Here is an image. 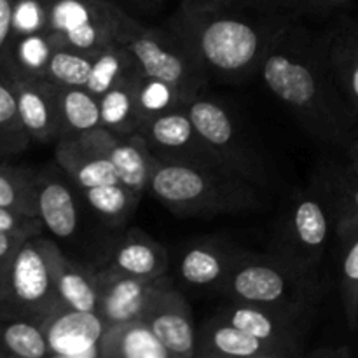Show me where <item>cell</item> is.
I'll return each mask as SVG.
<instances>
[{
	"label": "cell",
	"mask_w": 358,
	"mask_h": 358,
	"mask_svg": "<svg viewBox=\"0 0 358 358\" xmlns=\"http://www.w3.org/2000/svg\"><path fill=\"white\" fill-rule=\"evenodd\" d=\"M306 13L304 0H182L168 23L191 42L210 77L245 83Z\"/></svg>",
	"instance_id": "1"
},
{
	"label": "cell",
	"mask_w": 358,
	"mask_h": 358,
	"mask_svg": "<svg viewBox=\"0 0 358 358\" xmlns=\"http://www.w3.org/2000/svg\"><path fill=\"white\" fill-rule=\"evenodd\" d=\"M259 73L311 138L327 145H348L358 115L332 76L320 34L303 23L294 24L269 49Z\"/></svg>",
	"instance_id": "2"
},
{
	"label": "cell",
	"mask_w": 358,
	"mask_h": 358,
	"mask_svg": "<svg viewBox=\"0 0 358 358\" xmlns=\"http://www.w3.org/2000/svg\"><path fill=\"white\" fill-rule=\"evenodd\" d=\"M149 191L180 219H213L266 206V191L229 171L157 159Z\"/></svg>",
	"instance_id": "3"
},
{
	"label": "cell",
	"mask_w": 358,
	"mask_h": 358,
	"mask_svg": "<svg viewBox=\"0 0 358 358\" xmlns=\"http://www.w3.org/2000/svg\"><path fill=\"white\" fill-rule=\"evenodd\" d=\"M324 292V276L304 271L273 252L241 250L220 296L234 303L317 313Z\"/></svg>",
	"instance_id": "4"
},
{
	"label": "cell",
	"mask_w": 358,
	"mask_h": 358,
	"mask_svg": "<svg viewBox=\"0 0 358 358\" xmlns=\"http://www.w3.org/2000/svg\"><path fill=\"white\" fill-rule=\"evenodd\" d=\"M334 199L320 175L287 203L273 233V254L304 271L324 276L325 257L336 241Z\"/></svg>",
	"instance_id": "5"
},
{
	"label": "cell",
	"mask_w": 358,
	"mask_h": 358,
	"mask_svg": "<svg viewBox=\"0 0 358 358\" xmlns=\"http://www.w3.org/2000/svg\"><path fill=\"white\" fill-rule=\"evenodd\" d=\"M187 112L227 171L266 192L275 187L273 163L226 105L199 94L189 101Z\"/></svg>",
	"instance_id": "6"
},
{
	"label": "cell",
	"mask_w": 358,
	"mask_h": 358,
	"mask_svg": "<svg viewBox=\"0 0 358 358\" xmlns=\"http://www.w3.org/2000/svg\"><path fill=\"white\" fill-rule=\"evenodd\" d=\"M143 24L114 0H52L48 31L58 45L96 52L128 44Z\"/></svg>",
	"instance_id": "7"
},
{
	"label": "cell",
	"mask_w": 358,
	"mask_h": 358,
	"mask_svg": "<svg viewBox=\"0 0 358 358\" xmlns=\"http://www.w3.org/2000/svg\"><path fill=\"white\" fill-rule=\"evenodd\" d=\"M143 73L177 86L189 100L199 96L208 83V70L191 42L166 21L164 27H142L128 41Z\"/></svg>",
	"instance_id": "8"
},
{
	"label": "cell",
	"mask_w": 358,
	"mask_h": 358,
	"mask_svg": "<svg viewBox=\"0 0 358 358\" xmlns=\"http://www.w3.org/2000/svg\"><path fill=\"white\" fill-rule=\"evenodd\" d=\"M0 304L38 325L65 306L56 289L41 234L23 240L14 254Z\"/></svg>",
	"instance_id": "9"
},
{
	"label": "cell",
	"mask_w": 358,
	"mask_h": 358,
	"mask_svg": "<svg viewBox=\"0 0 358 358\" xmlns=\"http://www.w3.org/2000/svg\"><path fill=\"white\" fill-rule=\"evenodd\" d=\"M138 135L157 161L227 171L198 131L187 107L149 119L140 126Z\"/></svg>",
	"instance_id": "10"
},
{
	"label": "cell",
	"mask_w": 358,
	"mask_h": 358,
	"mask_svg": "<svg viewBox=\"0 0 358 358\" xmlns=\"http://www.w3.org/2000/svg\"><path fill=\"white\" fill-rule=\"evenodd\" d=\"M215 313L255 338L285 346L296 358L306 353L304 346L317 317L315 311L278 310L234 301L220 306Z\"/></svg>",
	"instance_id": "11"
},
{
	"label": "cell",
	"mask_w": 358,
	"mask_h": 358,
	"mask_svg": "<svg viewBox=\"0 0 358 358\" xmlns=\"http://www.w3.org/2000/svg\"><path fill=\"white\" fill-rule=\"evenodd\" d=\"M96 313L108 327L142 318L157 290L173 282V278L168 273L156 278H140L101 264L96 268Z\"/></svg>",
	"instance_id": "12"
},
{
	"label": "cell",
	"mask_w": 358,
	"mask_h": 358,
	"mask_svg": "<svg viewBox=\"0 0 358 358\" xmlns=\"http://www.w3.org/2000/svg\"><path fill=\"white\" fill-rule=\"evenodd\" d=\"M142 320L152 329L171 358H196L198 327L191 304L173 282L157 290L143 311Z\"/></svg>",
	"instance_id": "13"
},
{
	"label": "cell",
	"mask_w": 358,
	"mask_h": 358,
	"mask_svg": "<svg viewBox=\"0 0 358 358\" xmlns=\"http://www.w3.org/2000/svg\"><path fill=\"white\" fill-rule=\"evenodd\" d=\"M76 140L107 157L117 173L119 182L136 196L142 198L149 191L156 157L152 156L147 142L138 133L131 136H119L110 129L100 126L84 135L76 136Z\"/></svg>",
	"instance_id": "14"
},
{
	"label": "cell",
	"mask_w": 358,
	"mask_h": 358,
	"mask_svg": "<svg viewBox=\"0 0 358 358\" xmlns=\"http://www.w3.org/2000/svg\"><path fill=\"white\" fill-rule=\"evenodd\" d=\"M49 357L100 358V345L107 329L96 311L63 306L41 325Z\"/></svg>",
	"instance_id": "15"
},
{
	"label": "cell",
	"mask_w": 358,
	"mask_h": 358,
	"mask_svg": "<svg viewBox=\"0 0 358 358\" xmlns=\"http://www.w3.org/2000/svg\"><path fill=\"white\" fill-rule=\"evenodd\" d=\"M241 250L243 248L217 238L191 241L178 254V278L191 289L220 294Z\"/></svg>",
	"instance_id": "16"
},
{
	"label": "cell",
	"mask_w": 358,
	"mask_h": 358,
	"mask_svg": "<svg viewBox=\"0 0 358 358\" xmlns=\"http://www.w3.org/2000/svg\"><path fill=\"white\" fill-rule=\"evenodd\" d=\"M196 358H296L289 348L255 338L217 313L198 329Z\"/></svg>",
	"instance_id": "17"
},
{
	"label": "cell",
	"mask_w": 358,
	"mask_h": 358,
	"mask_svg": "<svg viewBox=\"0 0 358 358\" xmlns=\"http://www.w3.org/2000/svg\"><path fill=\"white\" fill-rule=\"evenodd\" d=\"M13 84L20 119L30 140L58 142L62 136L59 87L45 79H13Z\"/></svg>",
	"instance_id": "18"
},
{
	"label": "cell",
	"mask_w": 358,
	"mask_h": 358,
	"mask_svg": "<svg viewBox=\"0 0 358 358\" xmlns=\"http://www.w3.org/2000/svg\"><path fill=\"white\" fill-rule=\"evenodd\" d=\"M320 37L332 76L358 115V20L339 14Z\"/></svg>",
	"instance_id": "19"
},
{
	"label": "cell",
	"mask_w": 358,
	"mask_h": 358,
	"mask_svg": "<svg viewBox=\"0 0 358 358\" xmlns=\"http://www.w3.org/2000/svg\"><path fill=\"white\" fill-rule=\"evenodd\" d=\"M334 205L338 212L334 245L338 252L339 296L346 327L353 336H358V215L336 199Z\"/></svg>",
	"instance_id": "20"
},
{
	"label": "cell",
	"mask_w": 358,
	"mask_h": 358,
	"mask_svg": "<svg viewBox=\"0 0 358 358\" xmlns=\"http://www.w3.org/2000/svg\"><path fill=\"white\" fill-rule=\"evenodd\" d=\"M58 166V164H56ZM70 178L62 168L38 171L37 205L38 217L45 229L59 240H69L79 227V205Z\"/></svg>",
	"instance_id": "21"
},
{
	"label": "cell",
	"mask_w": 358,
	"mask_h": 358,
	"mask_svg": "<svg viewBox=\"0 0 358 358\" xmlns=\"http://www.w3.org/2000/svg\"><path fill=\"white\" fill-rule=\"evenodd\" d=\"M42 247L63 304L73 310L96 311V269L66 257L55 241L42 238Z\"/></svg>",
	"instance_id": "22"
},
{
	"label": "cell",
	"mask_w": 358,
	"mask_h": 358,
	"mask_svg": "<svg viewBox=\"0 0 358 358\" xmlns=\"http://www.w3.org/2000/svg\"><path fill=\"white\" fill-rule=\"evenodd\" d=\"M105 266L124 275L156 278L168 273L170 255L166 247L142 229H129L108 250Z\"/></svg>",
	"instance_id": "23"
},
{
	"label": "cell",
	"mask_w": 358,
	"mask_h": 358,
	"mask_svg": "<svg viewBox=\"0 0 358 358\" xmlns=\"http://www.w3.org/2000/svg\"><path fill=\"white\" fill-rule=\"evenodd\" d=\"M55 161L80 192L119 182L110 161L76 138L56 142Z\"/></svg>",
	"instance_id": "24"
},
{
	"label": "cell",
	"mask_w": 358,
	"mask_h": 358,
	"mask_svg": "<svg viewBox=\"0 0 358 358\" xmlns=\"http://www.w3.org/2000/svg\"><path fill=\"white\" fill-rule=\"evenodd\" d=\"M100 358H171V355L152 329L138 318L105 329Z\"/></svg>",
	"instance_id": "25"
},
{
	"label": "cell",
	"mask_w": 358,
	"mask_h": 358,
	"mask_svg": "<svg viewBox=\"0 0 358 358\" xmlns=\"http://www.w3.org/2000/svg\"><path fill=\"white\" fill-rule=\"evenodd\" d=\"M56 41L45 31L13 37L0 69L13 79H45Z\"/></svg>",
	"instance_id": "26"
},
{
	"label": "cell",
	"mask_w": 358,
	"mask_h": 358,
	"mask_svg": "<svg viewBox=\"0 0 358 358\" xmlns=\"http://www.w3.org/2000/svg\"><path fill=\"white\" fill-rule=\"evenodd\" d=\"M142 73L138 62L128 44H108L93 55L86 90L100 98L112 87L135 79Z\"/></svg>",
	"instance_id": "27"
},
{
	"label": "cell",
	"mask_w": 358,
	"mask_h": 358,
	"mask_svg": "<svg viewBox=\"0 0 358 358\" xmlns=\"http://www.w3.org/2000/svg\"><path fill=\"white\" fill-rule=\"evenodd\" d=\"M0 348L9 357H49L48 341L38 324L14 315L0 304Z\"/></svg>",
	"instance_id": "28"
},
{
	"label": "cell",
	"mask_w": 358,
	"mask_h": 358,
	"mask_svg": "<svg viewBox=\"0 0 358 358\" xmlns=\"http://www.w3.org/2000/svg\"><path fill=\"white\" fill-rule=\"evenodd\" d=\"M59 87L62 138H76L101 126L100 100L84 86Z\"/></svg>",
	"instance_id": "29"
},
{
	"label": "cell",
	"mask_w": 358,
	"mask_h": 358,
	"mask_svg": "<svg viewBox=\"0 0 358 358\" xmlns=\"http://www.w3.org/2000/svg\"><path fill=\"white\" fill-rule=\"evenodd\" d=\"M136 77L112 87L98 98L100 100L101 126L119 136L136 135L140 126H142L135 96Z\"/></svg>",
	"instance_id": "30"
},
{
	"label": "cell",
	"mask_w": 358,
	"mask_h": 358,
	"mask_svg": "<svg viewBox=\"0 0 358 358\" xmlns=\"http://www.w3.org/2000/svg\"><path fill=\"white\" fill-rule=\"evenodd\" d=\"M135 96L142 124L157 115L187 107L191 101L171 83L143 72L135 80Z\"/></svg>",
	"instance_id": "31"
},
{
	"label": "cell",
	"mask_w": 358,
	"mask_h": 358,
	"mask_svg": "<svg viewBox=\"0 0 358 358\" xmlns=\"http://www.w3.org/2000/svg\"><path fill=\"white\" fill-rule=\"evenodd\" d=\"M37 180L38 171L0 164V206L23 215L38 217Z\"/></svg>",
	"instance_id": "32"
},
{
	"label": "cell",
	"mask_w": 358,
	"mask_h": 358,
	"mask_svg": "<svg viewBox=\"0 0 358 358\" xmlns=\"http://www.w3.org/2000/svg\"><path fill=\"white\" fill-rule=\"evenodd\" d=\"M90 208L108 226H122L129 220L140 203V196L129 191L121 182L98 185L83 192Z\"/></svg>",
	"instance_id": "33"
},
{
	"label": "cell",
	"mask_w": 358,
	"mask_h": 358,
	"mask_svg": "<svg viewBox=\"0 0 358 358\" xmlns=\"http://www.w3.org/2000/svg\"><path fill=\"white\" fill-rule=\"evenodd\" d=\"M30 142L17 112L13 79L0 69V156L23 152Z\"/></svg>",
	"instance_id": "34"
},
{
	"label": "cell",
	"mask_w": 358,
	"mask_h": 358,
	"mask_svg": "<svg viewBox=\"0 0 358 358\" xmlns=\"http://www.w3.org/2000/svg\"><path fill=\"white\" fill-rule=\"evenodd\" d=\"M94 52L80 51L70 45H56L49 59L45 80L62 87L86 86Z\"/></svg>",
	"instance_id": "35"
},
{
	"label": "cell",
	"mask_w": 358,
	"mask_h": 358,
	"mask_svg": "<svg viewBox=\"0 0 358 358\" xmlns=\"http://www.w3.org/2000/svg\"><path fill=\"white\" fill-rule=\"evenodd\" d=\"M332 198L358 215V171L352 164H331L320 171Z\"/></svg>",
	"instance_id": "36"
},
{
	"label": "cell",
	"mask_w": 358,
	"mask_h": 358,
	"mask_svg": "<svg viewBox=\"0 0 358 358\" xmlns=\"http://www.w3.org/2000/svg\"><path fill=\"white\" fill-rule=\"evenodd\" d=\"M52 0H14L13 37L48 30Z\"/></svg>",
	"instance_id": "37"
},
{
	"label": "cell",
	"mask_w": 358,
	"mask_h": 358,
	"mask_svg": "<svg viewBox=\"0 0 358 358\" xmlns=\"http://www.w3.org/2000/svg\"><path fill=\"white\" fill-rule=\"evenodd\" d=\"M44 229V224L38 217L23 215L14 210L0 206V233L14 234V236L30 238L38 236Z\"/></svg>",
	"instance_id": "38"
},
{
	"label": "cell",
	"mask_w": 358,
	"mask_h": 358,
	"mask_svg": "<svg viewBox=\"0 0 358 358\" xmlns=\"http://www.w3.org/2000/svg\"><path fill=\"white\" fill-rule=\"evenodd\" d=\"M23 240H27V238L0 233V303L3 301V294H6L10 262H13L14 254H16V250L20 248V245L23 243Z\"/></svg>",
	"instance_id": "39"
},
{
	"label": "cell",
	"mask_w": 358,
	"mask_h": 358,
	"mask_svg": "<svg viewBox=\"0 0 358 358\" xmlns=\"http://www.w3.org/2000/svg\"><path fill=\"white\" fill-rule=\"evenodd\" d=\"M13 6L14 0H0V66L13 41Z\"/></svg>",
	"instance_id": "40"
},
{
	"label": "cell",
	"mask_w": 358,
	"mask_h": 358,
	"mask_svg": "<svg viewBox=\"0 0 358 358\" xmlns=\"http://www.w3.org/2000/svg\"><path fill=\"white\" fill-rule=\"evenodd\" d=\"M357 352L350 345L324 346V348H317L304 353V357L310 358H353Z\"/></svg>",
	"instance_id": "41"
},
{
	"label": "cell",
	"mask_w": 358,
	"mask_h": 358,
	"mask_svg": "<svg viewBox=\"0 0 358 358\" xmlns=\"http://www.w3.org/2000/svg\"><path fill=\"white\" fill-rule=\"evenodd\" d=\"M304 2H306L308 13L325 16V14H331L334 13V10L343 9V7L348 6L352 0H304Z\"/></svg>",
	"instance_id": "42"
},
{
	"label": "cell",
	"mask_w": 358,
	"mask_h": 358,
	"mask_svg": "<svg viewBox=\"0 0 358 358\" xmlns=\"http://www.w3.org/2000/svg\"><path fill=\"white\" fill-rule=\"evenodd\" d=\"M345 149L346 154H348V163L358 171V131H355V135L352 136V140H350Z\"/></svg>",
	"instance_id": "43"
},
{
	"label": "cell",
	"mask_w": 358,
	"mask_h": 358,
	"mask_svg": "<svg viewBox=\"0 0 358 358\" xmlns=\"http://www.w3.org/2000/svg\"><path fill=\"white\" fill-rule=\"evenodd\" d=\"M114 2L119 3L117 0H114ZM161 2H163V0H124V3H128V6L140 7V9L143 10H154Z\"/></svg>",
	"instance_id": "44"
},
{
	"label": "cell",
	"mask_w": 358,
	"mask_h": 358,
	"mask_svg": "<svg viewBox=\"0 0 358 358\" xmlns=\"http://www.w3.org/2000/svg\"><path fill=\"white\" fill-rule=\"evenodd\" d=\"M0 357H9V355H7V353H6V352H3V350H2V348H0Z\"/></svg>",
	"instance_id": "45"
}]
</instances>
